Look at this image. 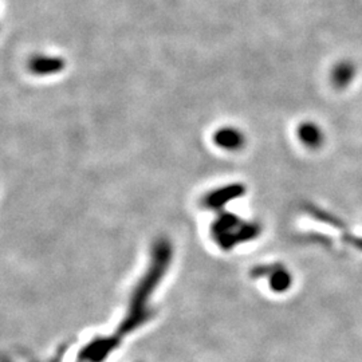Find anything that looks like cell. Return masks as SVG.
Returning a JSON list of instances; mask_svg holds the SVG:
<instances>
[{"label": "cell", "mask_w": 362, "mask_h": 362, "mask_svg": "<svg viewBox=\"0 0 362 362\" xmlns=\"http://www.w3.org/2000/svg\"><path fill=\"white\" fill-rule=\"evenodd\" d=\"M244 136L237 129L223 128L215 134V143L221 150H240L244 145Z\"/></svg>", "instance_id": "obj_2"}, {"label": "cell", "mask_w": 362, "mask_h": 362, "mask_svg": "<svg viewBox=\"0 0 362 362\" xmlns=\"http://www.w3.org/2000/svg\"><path fill=\"white\" fill-rule=\"evenodd\" d=\"M354 78H356V66L349 61L341 62L333 69L332 82L338 89L347 87Z\"/></svg>", "instance_id": "obj_4"}, {"label": "cell", "mask_w": 362, "mask_h": 362, "mask_svg": "<svg viewBox=\"0 0 362 362\" xmlns=\"http://www.w3.org/2000/svg\"><path fill=\"white\" fill-rule=\"evenodd\" d=\"M298 138L309 150H318L325 141L323 130L314 123H303L299 125Z\"/></svg>", "instance_id": "obj_1"}, {"label": "cell", "mask_w": 362, "mask_h": 362, "mask_svg": "<svg viewBox=\"0 0 362 362\" xmlns=\"http://www.w3.org/2000/svg\"><path fill=\"white\" fill-rule=\"evenodd\" d=\"M273 289L277 291H284L290 287L291 284V275L284 271V270H279L277 274L273 277Z\"/></svg>", "instance_id": "obj_5"}, {"label": "cell", "mask_w": 362, "mask_h": 362, "mask_svg": "<svg viewBox=\"0 0 362 362\" xmlns=\"http://www.w3.org/2000/svg\"><path fill=\"white\" fill-rule=\"evenodd\" d=\"M64 67V61L57 57L39 55V57H35L34 60H31V62H30V70L38 75L55 74V73L61 71Z\"/></svg>", "instance_id": "obj_3"}]
</instances>
